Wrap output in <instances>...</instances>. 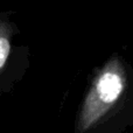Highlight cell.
Here are the masks:
<instances>
[{"label": "cell", "mask_w": 133, "mask_h": 133, "mask_svg": "<svg viewBox=\"0 0 133 133\" xmlns=\"http://www.w3.org/2000/svg\"><path fill=\"white\" fill-rule=\"evenodd\" d=\"M14 29L6 16H0V74L6 68L12 50Z\"/></svg>", "instance_id": "2"}, {"label": "cell", "mask_w": 133, "mask_h": 133, "mask_svg": "<svg viewBox=\"0 0 133 133\" xmlns=\"http://www.w3.org/2000/svg\"><path fill=\"white\" fill-rule=\"evenodd\" d=\"M124 88V81L112 66L105 68L97 77L82 108L79 116L81 131H85L91 127L109 108L117 101Z\"/></svg>", "instance_id": "1"}]
</instances>
